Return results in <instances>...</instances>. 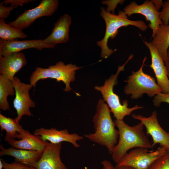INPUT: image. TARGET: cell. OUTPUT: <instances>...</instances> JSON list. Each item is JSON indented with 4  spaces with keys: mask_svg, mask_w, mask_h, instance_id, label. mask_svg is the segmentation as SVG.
I'll list each match as a JSON object with an SVG mask.
<instances>
[{
    "mask_svg": "<svg viewBox=\"0 0 169 169\" xmlns=\"http://www.w3.org/2000/svg\"><path fill=\"white\" fill-rule=\"evenodd\" d=\"M100 15L105 22L106 30L103 38L97 41L96 44L101 49L100 55L102 58H107L116 50L110 49L107 44L109 38L113 39L115 38L120 28L132 25L143 32L146 31L147 28L148 26L144 21L129 19L123 11H120L116 15L108 12L103 7L100 8Z\"/></svg>",
    "mask_w": 169,
    "mask_h": 169,
    "instance_id": "3",
    "label": "cell"
},
{
    "mask_svg": "<svg viewBox=\"0 0 169 169\" xmlns=\"http://www.w3.org/2000/svg\"><path fill=\"white\" fill-rule=\"evenodd\" d=\"M150 169H169V153L167 151L157 159Z\"/></svg>",
    "mask_w": 169,
    "mask_h": 169,
    "instance_id": "24",
    "label": "cell"
},
{
    "mask_svg": "<svg viewBox=\"0 0 169 169\" xmlns=\"http://www.w3.org/2000/svg\"><path fill=\"white\" fill-rule=\"evenodd\" d=\"M33 134L40 136L44 141H48L53 144H58L63 141L68 142L75 148L80 146L77 141L83 138V136L77 133H69L66 129L59 130L53 128L48 129L41 127L36 129Z\"/></svg>",
    "mask_w": 169,
    "mask_h": 169,
    "instance_id": "14",
    "label": "cell"
},
{
    "mask_svg": "<svg viewBox=\"0 0 169 169\" xmlns=\"http://www.w3.org/2000/svg\"><path fill=\"white\" fill-rule=\"evenodd\" d=\"M160 18L164 24H168L169 23V0L163 2L162 9L160 12Z\"/></svg>",
    "mask_w": 169,
    "mask_h": 169,
    "instance_id": "26",
    "label": "cell"
},
{
    "mask_svg": "<svg viewBox=\"0 0 169 169\" xmlns=\"http://www.w3.org/2000/svg\"><path fill=\"white\" fill-rule=\"evenodd\" d=\"M81 68L72 64H65L62 61L58 62L47 68L37 67L30 76V84L35 87L36 83L40 79H55L57 82H63L65 85L64 90L68 92L72 90L70 84L75 79L76 71Z\"/></svg>",
    "mask_w": 169,
    "mask_h": 169,
    "instance_id": "6",
    "label": "cell"
},
{
    "mask_svg": "<svg viewBox=\"0 0 169 169\" xmlns=\"http://www.w3.org/2000/svg\"><path fill=\"white\" fill-rule=\"evenodd\" d=\"M133 57V54H131L125 63L118 67L116 73L112 75L106 79L103 86H97L94 88L95 90L100 92L103 100L106 102L110 112L117 120H123L125 116L130 115L133 111L143 108L138 105L128 108V102L127 100H123L122 104H121L119 96L114 93L113 90L114 86L118 83L117 78L119 73L124 70L125 65Z\"/></svg>",
    "mask_w": 169,
    "mask_h": 169,
    "instance_id": "4",
    "label": "cell"
},
{
    "mask_svg": "<svg viewBox=\"0 0 169 169\" xmlns=\"http://www.w3.org/2000/svg\"><path fill=\"white\" fill-rule=\"evenodd\" d=\"M167 151L166 148L161 146L155 151H149L145 148H135L124 156L115 167L150 169L155 161Z\"/></svg>",
    "mask_w": 169,
    "mask_h": 169,
    "instance_id": "7",
    "label": "cell"
},
{
    "mask_svg": "<svg viewBox=\"0 0 169 169\" xmlns=\"http://www.w3.org/2000/svg\"><path fill=\"white\" fill-rule=\"evenodd\" d=\"M132 116L135 119L140 120L145 127L147 135H149L152 138L153 147L157 144L166 148L169 146V133L163 130L159 124L156 111H153L151 115L147 117L134 114H132Z\"/></svg>",
    "mask_w": 169,
    "mask_h": 169,
    "instance_id": "11",
    "label": "cell"
},
{
    "mask_svg": "<svg viewBox=\"0 0 169 169\" xmlns=\"http://www.w3.org/2000/svg\"><path fill=\"white\" fill-rule=\"evenodd\" d=\"M143 40L150 53L151 64L150 67L155 73L157 84L161 88L162 93H169V79L165 62L155 45L151 42Z\"/></svg>",
    "mask_w": 169,
    "mask_h": 169,
    "instance_id": "12",
    "label": "cell"
},
{
    "mask_svg": "<svg viewBox=\"0 0 169 169\" xmlns=\"http://www.w3.org/2000/svg\"><path fill=\"white\" fill-rule=\"evenodd\" d=\"M0 148L1 156L8 155L15 158V161L32 165L36 163L41 157L43 152L34 151L17 149L10 147L4 148L1 145Z\"/></svg>",
    "mask_w": 169,
    "mask_h": 169,
    "instance_id": "19",
    "label": "cell"
},
{
    "mask_svg": "<svg viewBox=\"0 0 169 169\" xmlns=\"http://www.w3.org/2000/svg\"><path fill=\"white\" fill-rule=\"evenodd\" d=\"M146 59L145 56L139 69L136 72L132 71L131 74L125 80L127 84L124 88V92L126 95H131L132 99L141 98L144 94L150 97H154L162 92L154 78L143 71Z\"/></svg>",
    "mask_w": 169,
    "mask_h": 169,
    "instance_id": "5",
    "label": "cell"
},
{
    "mask_svg": "<svg viewBox=\"0 0 169 169\" xmlns=\"http://www.w3.org/2000/svg\"><path fill=\"white\" fill-rule=\"evenodd\" d=\"M27 64L25 56L21 52L0 56V75L12 81L15 74Z\"/></svg>",
    "mask_w": 169,
    "mask_h": 169,
    "instance_id": "16",
    "label": "cell"
},
{
    "mask_svg": "<svg viewBox=\"0 0 169 169\" xmlns=\"http://www.w3.org/2000/svg\"><path fill=\"white\" fill-rule=\"evenodd\" d=\"M71 23L70 16L67 14L61 16L54 24L50 34L43 39L46 44L54 46L67 42L69 39V27Z\"/></svg>",
    "mask_w": 169,
    "mask_h": 169,
    "instance_id": "17",
    "label": "cell"
},
{
    "mask_svg": "<svg viewBox=\"0 0 169 169\" xmlns=\"http://www.w3.org/2000/svg\"><path fill=\"white\" fill-rule=\"evenodd\" d=\"M151 42L156 46L165 62L169 48V23L167 24L163 23L160 26Z\"/></svg>",
    "mask_w": 169,
    "mask_h": 169,
    "instance_id": "21",
    "label": "cell"
},
{
    "mask_svg": "<svg viewBox=\"0 0 169 169\" xmlns=\"http://www.w3.org/2000/svg\"><path fill=\"white\" fill-rule=\"evenodd\" d=\"M114 122L119 132L118 142L111 154L112 159L116 164L131 149L153 147L144 131V126L141 122L130 126L123 120L115 119Z\"/></svg>",
    "mask_w": 169,
    "mask_h": 169,
    "instance_id": "2",
    "label": "cell"
},
{
    "mask_svg": "<svg viewBox=\"0 0 169 169\" xmlns=\"http://www.w3.org/2000/svg\"><path fill=\"white\" fill-rule=\"evenodd\" d=\"M105 102L103 99H100L97 105L96 112L93 118L95 132L84 136L91 141L105 146L111 155L118 142L119 132L115 128L110 109Z\"/></svg>",
    "mask_w": 169,
    "mask_h": 169,
    "instance_id": "1",
    "label": "cell"
},
{
    "mask_svg": "<svg viewBox=\"0 0 169 169\" xmlns=\"http://www.w3.org/2000/svg\"><path fill=\"white\" fill-rule=\"evenodd\" d=\"M0 126L2 131L4 130L6 132L4 141L7 142L11 139H21L27 131L23 129L15 119L7 117L1 113Z\"/></svg>",
    "mask_w": 169,
    "mask_h": 169,
    "instance_id": "20",
    "label": "cell"
},
{
    "mask_svg": "<svg viewBox=\"0 0 169 169\" xmlns=\"http://www.w3.org/2000/svg\"><path fill=\"white\" fill-rule=\"evenodd\" d=\"M59 5L58 0H42L37 6L26 10L8 24L22 30L29 27L38 18L52 16L57 10Z\"/></svg>",
    "mask_w": 169,
    "mask_h": 169,
    "instance_id": "8",
    "label": "cell"
},
{
    "mask_svg": "<svg viewBox=\"0 0 169 169\" xmlns=\"http://www.w3.org/2000/svg\"><path fill=\"white\" fill-rule=\"evenodd\" d=\"M154 6L157 10L159 11L161 7H163V2L162 0H152Z\"/></svg>",
    "mask_w": 169,
    "mask_h": 169,
    "instance_id": "32",
    "label": "cell"
},
{
    "mask_svg": "<svg viewBox=\"0 0 169 169\" xmlns=\"http://www.w3.org/2000/svg\"><path fill=\"white\" fill-rule=\"evenodd\" d=\"M15 94V90L12 81L0 75V109L6 111L9 110L7 100L8 96Z\"/></svg>",
    "mask_w": 169,
    "mask_h": 169,
    "instance_id": "22",
    "label": "cell"
},
{
    "mask_svg": "<svg viewBox=\"0 0 169 169\" xmlns=\"http://www.w3.org/2000/svg\"><path fill=\"white\" fill-rule=\"evenodd\" d=\"M12 82L14 88L15 95L13 105L18 115L15 119L19 123L23 115H32L29 109L35 107V105L30 98L29 92L33 86L30 84L22 82L19 79L16 77Z\"/></svg>",
    "mask_w": 169,
    "mask_h": 169,
    "instance_id": "10",
    "label": "cell"
},
{
    "mask_svg": "<svg viewBox=\"0 0 169 169\" xmlns=\"http://www.w3.org/2000/svg\"><path fill=\"white\" fill-rule=\"evenodd\" d=\"M123 11L128 17L134 14L143 15L146 20L150 22L148 26L152 31L151 38L155 37L159 27L163 24L160 18V12L156 9L151 0L145 1L140 5L132 1L124 8Z\"/></svg>",
    "mask_w": 169,
    "mask_h": 169,
    "instance_id": "9",
    "label": "cell"
},
{
    "mask_svg": "<svg viewBox=\"0 0 169 169\" xmlns=\"http://www.w3.org/2000/svg\"><path fill=\"white\" fill-rule=\"evenodd\" d=\"M33 0H5L1 2L6 5L10 4V6L17 8L18 6H23L24 3L28 4Z\"/></svg>",
    "mask_w": 169,
    "mask_h": 169,
    "instance_id": "30",
    "label": "cell"
},
{
    "mask_svg": "<svg viewBox=\"0 0 169 169\" xmlns=\"http://www.w3.org/2000/svg\"><path fill=\"white\" fill-rule=\"evenodd\" d=\"M153 105L156 107L160 106L161 103L165 102L169 104V93H161L156 95L153 100Z\"/></svg>",
    "mask_w": 169,
    "mask_h": 169,
    "instance_id": "27",
    "label": "cell"
},
{
    "mask_svg": "<svg viewBox=\"0 0 169 169\" xmlns=\"http://www.w3.org/2000/svg\"><path fill=\"white\" fill-rule=\"evenodd\" d=\"M4 169H37L33 166L18 162L16 161L11 163L6 162L2 159Z\"/></svg>",
    "mask_w": 169,
    "mask_h": 169,
    "instance_id": "25",
    "label": "cell"
},
{
    "mask_svg": "<svg viewBox=\"0 0 169 169\" xmlns=\"http://www.w3.org/2000/svg\"><path fill=\"white\" fill-rule=\"evenodd\" d=\"M55 46L48 44L41 39L18 41H7L0 39V56H5L22 50L34 48L41 50L43 49H53Z\"/></svg>",
    "mask_w": 169,
    "mask_h": 169,
    "instance_id": "15",
    "label": "cell"
},
{
    "mask_svg": "<svg viewBox=\"0 0 169 169\" xmlns=\"http://www.w3.org/2000/svg\"><path fill=\"white\" fill-rule=\"evenodd\" d=\"M167 151L169 153V146L166 148Z\"/></svg>",
    "mask_w": 169,
    "mask_h": 169,
    "instance_id": "36",
    "label": "cell"
},
{
    "mask_svg": "<svg viewBox=\"0 0 169 169\" xmlns=\"http://www.w3.org/2000/svg\"><path fill=\"white\" fill-rule=\"evenodd\" d=\"M28 35L22 30L14 28L0 20V38L5 40L11 41L17 38H25Z\"/></svg>",
    "mask_w": 169,
    "mask_h": 169,
    "instance_id": "23",
    "label": "cell"
},
{
    "mask_svg": "<svg viewBox=\"0 0 169 169\" xmlns=\"http://www.w3.org/2000/svg\"><path fill=\"white\" fill-rule=\"evenodd\" d=\"M124 0H105L102 1L101 3L102 4H105L107 5V7L105 8L108 12H111L114 13V10L117 5L119 4H122L124 2Z\"/></svg>",
    "mask_w": 169,
    "mask_h": 169,
    "instance_id": "28",
    "label": "cell"
},
{
    "mask_svg": "<svg viewBox=\"0 0 169 169\" xmlns=\"http://www.w3.org/2000/svg\"><path fill=\"white\" fill-rule=\"evenodd\" d=\"M62 143L49 142L38 161L32 165L37 169H67L60 157Z\"/></svg>",
    "mask_w": 169,
    "mask_h": 169,
    "instance_id": "13",
    "label": "cell"
},
{
    "mask_svg": "<svg viewBox=\"0 0 169 169\" xmlns=\"http://www.w3.org/2000/svg\"><path fill=\"white\" fill-rule=\"evenodd\" d=\"M3 167V164L2 159L0 160V169H2Z\"/></svg>",
    "mask_w": 169,
    "mask_h": 169,
    "instance_id": "35",
    "label": "cell"
},
{
    "mask_svg": "<svg viewBox=\"0 0 169 169\" xmlns=\"http://www.w3.org/2000/svg\"><path fill=\"white\" fill-rule=\"evenodd\" d=\"M101 163L103 165V169H115L111 162L108 160H104L101 161Z\"/></svg>",
    "mask_w": 169,
    "mask_h": 169,
    "instance_id": "31",
    "label": "cell"
},
{
    "mask_svg": "<svg viewBox=\"0 0 169 169\" xmlns=\"http://www.w3.org/2000/svg\"><path fill=\"white\" fill-rule=\"evenodd\" d=\"M115 169H133L132 168L128 166L115 167Z\"/></svg>",
    "mask_w": 169,
    "mask_h": 169,
    "instance_id": "34",
    "label": "cell"
},
{
    "mask_svg": "<svg viewBox=\"0 0 169 169\" xmlns=\"http://www.w3.org/2000/svg\"><path fill=\"white\" fill-rule=\"evenodd\" d=\"M15 7L11 6L6 7L1 2L0 3V20H4L10 15V12Z\"/></svg>",
    "mask_w": 169,
    "mask_h": 169,
    "instance_id": "29",
    "label": "cell"
},
{
    "mask_svg": "<svg viewBox=\"0 0 169 169\" xmlns=\"http://www.w3.org/2000/svg\"><path fill=\"white\" fill-rule=\"evenodd\" d=\"M164 62L166 69L167 76L169 79V48L167 52L166 59Z\"/></svg>",
    "mask_w": 169,
    "mask_h": 169,
    "instance_id": "33",
    "label": "cell"
},
{
    "mask_svg": "<svg viewBox=\"0 0 169 169\" xmlns=\"http://www.w3.org/2000/svg\"><path fill=\"white\" fill-rule=\"evenodd\" d=\"M7 142L13 148L42 152L49 142L44 141L40 136L32 134L28 130L21 139H11Z\"/></svg>",
    "mask_w": 169,
    "mask_h": 169,
    "instance_id": "18",
    "label": "cell"
}]
</instances>
